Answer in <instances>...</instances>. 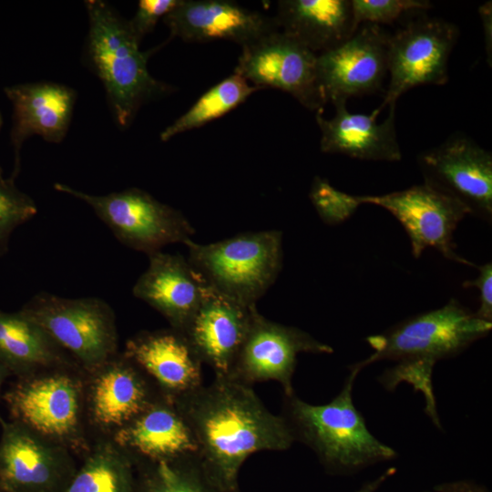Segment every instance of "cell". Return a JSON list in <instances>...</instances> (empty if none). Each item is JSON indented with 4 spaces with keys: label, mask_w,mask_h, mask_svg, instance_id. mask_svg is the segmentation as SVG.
I'll return each instance as SVG.
<instances>
[{
    "label": "cell",
    "mask_w": 492,
    "mask_h": 492,
    "mask_svg": "<svg viewBox=\"0 0 492 492\" xmlns=\"http://www.w3.org/2000/svg\"><path fill=\"white\" fill-rule=\"evenodd\" d=\"M172 400L194 436L202 471L220 492H240V470L251 455L285 451L295 442L285 419L251 385L229 376Z\"/></svg>",
    "instance_id": "cell-1"
},
{
    "label": "cell",
    "mask_w": 492,
    "mask_h": 492,
    "mask_svg": "<svg viewBox=\"0 0 492 492\" xmlns=\"http://www.w3.org/2000/svg\"><path fill=\"white\" fill-rule=\"evenodd\" d=\"M360 372L351 366L343 388L328 404L311 405L295 393L283 396L282 416L294 441L310 447L331 473H347L392 460L396 452L368 429L353 401L354 382Z\"/></svg>",
    "instance_id": "cell-2"
},
{
    "label": "cell",
    "mask_w": 492,
    "mask_h": 492,
    "mask_svg": "<svg viewBox=\"0 0 492 492\" xmlns=\"http://www.w3.org/2000/svg\"><path fill=\"white\" fill-rule=\"evenodd\" d=\"M88 16L87 55L101 80L116 122L127 128L139 108L171 91L154 78L148 59L156 50L141 51L128 20L106 1H85Z\"/></svg>",
    "instance_id": "cell-3"
},
{
    "label": "cell",
    "mask_w": 492,
    "mask_h": 492,
    "mask_svg": "<svg viewBox=\"0 0 492 492\" xmlns=\"http://www.w3.org/2000/svg\"><path fill=\"white\" fill-rule=\"evenodd\" d=\"M188 261L218 292L248 306L275 282L282 266L280 231L245 232L209 244L190 240Z\"/></svg>",
    "instance_id": "cell-4"
},
{
    "label": "cell",
    "mask_w": 492,
    "mask_h": 492,
    "mask_svg": "<svg viewBox=\"0 0 492 492\" xmlns=\"http://www.w3.org/2000/svg\"><path fill=\"white\" fill-rule=\"evenodd\" d=\"M487 322L451 298L438 309L405 319L382 333L366 338L374 353L353 364L360 371L376 361L423 363L433 367L441 359L453 357L474 342L487 336Z\"/></svg>",
    "instance_id": "cell-5"
},
{
    "label": "cell",
    "mask_w": 492,
    "mask_h": 492,
    "mask_svg": "<svg viewBox=\"0 0 492 492\" xmlns=\"http://www.w3.org/2000/svg\"><path fill=\"white\" fill-rule=\"evenodd\" d=\"M20 310L89 371L97 370L117 354L115 314L100 298L39 292Z\"/></svg>",
    "instance_id": "cell-6"
},
{
    "label": "cell",
    "mask_w": 492,
    "mask_h": 492,
    "mask_svg": "<svg viewBox=\"0 0 492 492\" xmlns=\"http://www.w3.org/2000/svg\"><path fill=\"white\" fill-rule=\"evenodd\" d=\"M54 188L87 203L121 243L148 255L171 243L185 244L195 232L180 211L137 188L106 195L88 194L64 183Z\"/></svg>",
    "instance_id": "cell-7"
},
{
    "label": "cell",
    "mask_w": 492,
    "mask_h": 492,
    "mask_svg": "<svg viewBox=\"0 0 492 492\" xmlns=\"http://www.w3.org/2000/svg\"><path fill=\"white\" fill-rule=\"evenodd\" d=\"M458 27L437 17L420 16L390 35L387 49L389 85L376 109L396 104L409 89L422 85H445L448 59L458 39Z\"/></svg>",
    "instance_id": "cell-8"
},
{
    "label": "cell",
    "mask_w": 492,
    "mask_h": 492,
    "mask_svg": "<svg viewBox=\"0 0 492 492\" xmlns=\"http://www.w3.org/2000/svg\"><path fill=\"white\" fill-rule=\"evenodd\" d=\"M234 73L261 88L286 92L315 113L327 103L318 82L317 54L281 30L242 47Z\"/></svg>",
    "instance_id": "cell-9"
},
{
    "label": "cell",
    "mask_w": 492,
    "mask_h": 492,
    "mask_svg": "<svg viewBox=\"0 0 492 492\" xmlns=\"http://www.w3.org/2000/svg\"><path fill=\"white\" fill-rule=\"evenodd\" d=\"M424 182L461 203L468 214L492 221V154L461 132L422 151Z\"/></svg>",
    "instance_id": "cell-10"
},
{
    "label": "cell",
    "mask_w": 492,
    "mask_h": 492,
    "mask_svg": "<svg viewBox=\"0 0 492 492\" xmlns=\"http://www.w3.org/2000/svg\"><path fill=\"white\" fill-rule=\"evenodd\" d=\"M358 197L362 204L382 207L397 219L410 240L415 258L432 247L449 261L477 266L456 251L454 232L468 211L453 198L425 182L383 195Z\"/></svg>",
    "instance_id": "cell-11"
},
{
    "label": "cell",
    "mask_w": 492,
    "mask_h": 492,
    "mask_svg": "<svg viewBox=\"0 0 492 492\" xmlns=\"http://www.w3.org/2000/svg\"><path fill=\"white\" fill-rule=\"evenodd\" d=\"M332 346L308 333L262 316L255 307L242 346L229 377L252 385L276 381L284 395L294 393L292 375L301 353L332 354Z\"/></svg>",
    "instance_id": "cell-12"
},
{
    "label": "cell",
    "mask_w": 492,
    "mask_h": 492,
    "mask_svg": "<svg viewBox=\"0 0 492 492\" xmlns=\"http://www.w3.org/2000/svg\"><path fill=\"white\" fill-rule=\"evenodd\" d=\"M21 378L4 395L13 421L49 441L76 438L80 425L79 383L61 372Z\"/></svg>",
    "instance_id": "cell-13"
},
{
    "label": "cell",
    "mask_w": 492,
    "mask_h": 492,
    "mask_svg": "<svg viewBox=\"0 0 492 492\" xmlns=\"http://www.w3.org/2000/svg\"><path fill=\"white\" fill-rule=\"evenodd\" d=\"M390 34L362 24L343 44L317 55V77L326 102H346L381 88L387 70Z\"/></svg>",
    "instance_id": "cell-14"
},
{
    "label": "cell",
    "mask_w": 492,
    "mask_h": 492,
    "mask_svg": "<svg viewBox=\"0 0 492 492\" xmlns=\"http://www.w3.org/2000/svg\"><path fill=\"white\" fill-rule=\"evenodd\" d=\"M207 283L200 305L180 332L215 376H228L247 335L253 309Z\"/></svg>",
    "instance_id": "cell-15"
},
{
    "label": "cell",
    "mask_w": 492,
    "mask_h": 492,
    "mask_svg": "<svg viewBox=\"0 0 492 492\" xmlns=\"http://www.w3.org/2000/svg\"><path fill=\"white\" fill-rule=\"evenodd\" d=\"M163 22L170 37L185 42L228 40L241 48L280 30L274 16L230 0H179Z\"/></svg>",
    "instance_id": "cell-16"
},
{
    "label": "cell",
    "mask_w": 492,
    "mask_h": 492,
    "mask_svg": "<svg viewBox=\"0 0 492 492\" xmlns=\"http://www.w3.org/2000/svg\"><path fill=\"white\" fill-rule=\"evenodd\" d=\"M0 488L55 492L70 468L62 447L15 421L0 417Z\"/></svg>",
    "instance_id": "cell-17"
},
{
    "label": "cell",
    "mask_w": 492,
    "mask_h": 492,
    "mask_svg": "<svg viewBox=\"0 0 492 492\" xmlns=\"http://www.w3.org/2000/svg\"><path fill=\"white\" fill-rule=\"evenodd\" d=\"M13 106L10 138L15 152L12 179L20 170V151L29 137L60 143L70 125L77 94L67 86L52 82L16 84L5 87Z\"/></svg>",
    "instance_id": "cell-18"
},
{
    "label": "cell",
    "mask_w": 492,
    "mask_h": 492,
    "mask_svg": "<svg viewBox=\"0 0 492 492\" xmlns=\"http://www.w3.org/2000/svg\"><path fill=\"white\" fill-rule=\"evenodd\" d=\"M149 256V266L132 292L181 332L198 308L207 285L188 259L161 251Z\"/></svg>",
    "instance_id": "cell-19"
},
{
    "label": "cell",
    "mask_w": 492,
    "mask_h": 492,
    "mask_svg": "<svg viewBox=\"0 0 492 492\" xmlns=\"http://www.w3.org/2000/svg\"><path fill=\"white\" fill-rule=\"evenodd\" d=\"M335 115L327 119L315 114L321 131L322 152L343 154L353 159L374 161H399L402 152L395 129V104L389 105L387 118L376 122V108L369 115L351 113L346 102L333 105Z\"/></svg>",
    "instance_id": "cell-20"
},
{
    "label": "cell",
    "mask_w": 492,
    "mask_h": 492,
    "mask_svg": "<svg viewBox=\"0 0 492 492\" xmlns=\"http://www.w3.org/2000/svg\"><path fill=\"white\" fill-rule=\"evenodd\" d=\"M124 355L171 399L203 384L202 363L184 335L172 328L138 333L127 342Z\"/></svg>",
    "instance_id": "cell-21"
},
{
    "label": "cell",
    "mask_w": 492,
    "mask_h": 492,
    "mask_svg": "<svg viewBox=\"0 0 492 492\" xmlns=\"http://www.w3.org/2000/svg\"><path fill=\"white\" fill-rule=\"evenodd\" d=\"M117 445L135 453L139 459L158 461L196 455L194 436L174 401L157 395L132 420L118 428Z\"/></svg>",
    "instance_id": "cell-22"
},
{
    "label": "cell",
    "mask_w": 492,
    "mask_h": 492,
    "mask_svg": "<svg viewBox=\"0 0 492 492\" xmlns=\"http://www.w3.org/2000/svg\"><path fill=\"white\" fill-rule=\"evenodd\" d=\"M274 17L281 31L317 55L340 46L359 27L351 0H280Z\"/></svg>",
    "instance_id": "cell-23"
},
{
    "label": "cell",
    "mask_w": 492,
    "mask_h": 492,
    "mask_svg": "<svg viewBox=\"0 0 492 492\" xmlns=\"http://www.w3.org/2000/svg\"><path fill=\"white\" fill-rule=\"evenodd\" d=\"M138 369L124 355L114 356L95 371L90 410L99 425L120 428L156 397Z\"/></svg>",
    "instance_id": "cell-24"
},
{
    "label": "cell",
    "mask_w": 492,
    "mask_h": 492,
    "mask_svg": "<svg viewBox=\"0 0 492 492\" xmlns=\"http://www.w3.org/2000/svg\"><path fill=\"white\" fill-rule=\"evenodd\" d=\"M64 361L65 351L25 313L0 310V362L10 374L28 376Z\"/></svg>",
    "instance_id": "cell-25"
},
{
    "label": "cell",
    "mask_w": 492,
    "mask_h": 492,
    "mask_svg": "<svg viewBox=\"0 0 492 492\" xmlns=\"http://www.w3.org/2000/svg\"><path fill=\"white\" fill-rule=\"evenodd\" d=\"M260 89L262 88L251 85L244 77L233 72L207 90L187 112L168 126L160 133V140L166 142L180 133L198 128L224 116Z\"/></svg>",
    "instance_id": "cell-26"
},
{
    "label": "cell",
    "mask_w": 492,
    "mask_h": 492,
    "mask_svg": "<svg viewBox=\"0 0 492 492\" xmlns=\"http://www.w3.org/2000/svg\"><path fill=\"white\" fill-rule=\"evenodd\" d=\"M133 462L120 447L103 444L62 492H134Z\"/></svg>",
    "instance_id": "cell-27"
},
{
    "label": "cell",
    "mask_w": 492,
    "mask_h": 492,
    "mask_svg": "<svg viewBox=\"0 0 492 492\" xmlns=\"http://www.w3.org/2000/svg\"><path fill=\"white\" fill-rule=\"evenodd\" d=\"M134 492H220L206 477L196 455L140 459Z\"/></svg>",
    "instance_id": "cell-28"
},
{
    "label": "cell",
    "mask_w": 492,
    "mask_h": 492,
    "mask_svg": "<svg viewBox=\"0 0 492 492\" xmlns=\"http://www.w3.org/2000/svg\"><path fill=\"white\" fill-rule=\"evenodd\" d=\"M36 213L34 200L15 186L14 179L0 173V256L7 251L13 231Z\"/></svg>",
    "instance_id": "cell-29"
},
{
    "label": "cell",
    "mask_w": 492,
    "mask_h": 492,
    "mask_svg": "<svg viewBox=\"0 0 492 492\" xmlns=\"http://www.w3.org/2000/svg\"><path fill=\"white\" fill-rule=\"evenodd\" d=\"M309 198L323 222L332 226L347 220L362 205L357 195L338 190L319 176L313 180Z\"/></svg>",
    "instance_id": "cell-30"
},
{
    "label": "cell",
    "mask_w": 492,
    "mask_h": 492,
    "mask_svg": "<svg viewBox=\"0 0 492 492\" xmlns=\"http://www.w3.org/2000/svg\"><path fill=\"white\" fill-rule=\"evenodd\" d=\"M357 26L362 24H392L403 15L432 7L427 0H351Z\"/></svg>",
    "instance_id": "cell-31"
},
{
    "label": "cell",
    "mask_w": 492,
    "mask_h": 492,
    "mask_svg": "<svg viewBox=\"0 0 492 492\" xmlns=\"http://www.w3.org/2000/svg\"><path fill=\"white\" fill-rule=\"evenodd\" d=\"M179 0H140L137 11L128 20L129 26L141 42L143 37L152 32L158 21L166 16L179 4Z\"/></svg>",
    "instance_id": "cell-32"
},
{
    "label": "cell",
    "mask_w": 492,
    "mask_h": 492,
    "mask_svg": "<svg viewBox=\"0 0 492 492\" xmlns=\"http://www.w3.org/2000/svg\"><path fill=\"white\" fill-rule=\"evenodd\" d=\"M477 268V278L465 281L463 287H475L478 290L479 306L475 313L477 317L492 323V263L489 261Z\"/></svg>",
    "instance_id": "cell-33"
},
{
    "label": "cell",
    "mask_w": 492,
    "mask_h": 492,
    "mask_svg": "<svg viewBox=\"0 0 492 492\" xmlns=\"http://www.w3.org/2000/svg\"><path fill=\"white\" fill-rule=\"evenodd\" d=\"M491 2H487L479 7L480 18L484 29V38L486 52L487 56V63L491 67V55H492V37H491V26H492V15H491Z\"/></svg>",
    "instance_id": "cell-34"
},
{
    "label": "cell",
    "mask_w": 492,
    "mask_h": 492,
    "mask_svg": "<svg viewBox=\"0 0 492 492\" xmlns=\"http://www.w3.org/2000/svg\"><path fill=\"white\" fill-rule=\"evenodd\" d=\"M435 489L438 492H487V489L468 482L446 483Z\"/></svg>",
    "instance_id": "cell-35"
},
{
    "label": "cell",
    "mask_w": 492,
    "mask_h": 492,
    "mask_svg": "<svg viewBox=\"0 0 492 492\" xmlns=\"http://www.w3.org/2000/svg\"><path fill=\"white\" fill-rule=\"evenodd\" d=\"M393 470L386 471L383 476H381L379 478L374 480L373 482H370L364 486L362 488H360L357 492H374L380 485L390 476L393 474Z\"/></svg>",
    "instance_id": "cell-36"
},
{
    "label": "cell",
    "mask_w": 492,
    "mask_h": 492,
    "mask_svg": "<svg viewBox=\"0 0 492 492\" xmlns=\"http://www.w3.org/2000/svg\"><path fill=\"white\" fill-rule=\"evenodd\" d=\"M10 375V373L6 367L0 362V397H1V389L5 379Z\"/></svg>",
    "instance_id": "cell-37"
},
{
    "label": "cell",
    "mask_w": 492,
    "mask_h": 492,
    "mask_svg": "<svg viewBox=\"0 0 492 492\" xmlns=\"http://www.w3.org/2000/svg\"><path fill=\"white\" fill-rule=\"evenodd\" d=\"M1 126H2V117H1V113H0V129H1ZM0 173H2L1 168H0Z\"/></svg>",
    "instance_id": "cell-38"
},
{
    "label": "cell",
    "mask_w": 492,
    "mask_h": 492,
    "mask_svg": "<svg viewBox=\"0 0 492 492\" xmlns=\"http://www.w3.org/2000/svg\"><path fill=\"white\" fill-rule=\"evenodd\" d=\"M1 489V488H0Z\"/></svg>",
    "instance_id": "cell-39"
}]
</instances>
